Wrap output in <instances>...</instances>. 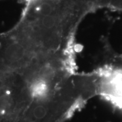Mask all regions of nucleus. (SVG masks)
I'll return each mask as SVG.
<instances>
[{
	"instance_id": "2",
	"label": "nucleus",
	"mask_w": 122,
	"mask_h": 122,
	"mask_svg": "<svg viewBox=\"0 0 122 122\" xmlns=\"http://www.w3.org/2000/svg\"><path fill=\"white\" fill-rule=\"evenodd\" d=\"M39 0H26V1L28 4H34V3L37 2Z\"/></svg>"
},
{
	"instance_id": "1",
	"label": "nucleus",
	"mask_w": 122,
	"mask_h": 122,
	"mask_svg": "<svg viewBox=\"0 0 122 122\" xmlns=\"http://www.w3.org/2000/svg\"><path fill=\"white\" fill-rule=\"evenodd\" d=\"M48 114V110L45 106L39 105L36 106L33 110V115L37 119H42Z\"/></svg>"
},
{
	"instance_id": "3",
	"label": "nucleus",
	"mask_w": 122,
	"mask_h": 122,
	"mask_svg": "<svg viewBox=\"0 0 122 122\" xmlns=\"http://www.w3.org/2000/svg\"><path fill=\"white\" fill-rule=\"evenodd\" d=\"M35 122V121H30V122Z\"/></svg>"
}]
</instances>
